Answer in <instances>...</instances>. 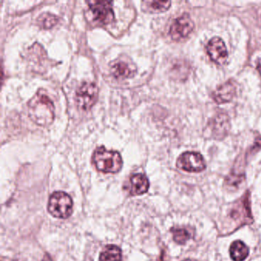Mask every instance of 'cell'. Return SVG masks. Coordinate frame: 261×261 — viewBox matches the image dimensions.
Here are the masks:
<instances>
[{
	"label": "cell",
	"mask_w": 261,
	"mask_h": 261,
	"mask_svg": "<svg viewBox=\"0 0 261 261\" xmlns=\"http://www.w3.org/2000/svg\"><path fill=\"white\" fill-rule=\"evenodd\" d=\"M28 111L31 120L39 126H48L55 119L54 103L42 90L29 101Z\"/></svg>",
	"instance_id": "cell-1"
},
{
	"label": "cell",
	"mask_w": 261,
	"mask_h": 261,
	"mask_svg": "<svg viewBox=\"0 0 261 261\" xmlns=\"http://www.w3.org/2000/svg\"><path fill=\"white\" fill-rule=\"evenodd\" d=\"M93 163L97 170L105 173H117L123 166L121 155L117 151L108 150L103 146L96 149Z\"/></svg>",
	"instance_id": "cell-2"
},
{
	"label": "cell",
	"mask_w": 261,
	"mask_h": 261,
	"mask_svg": "<svg viewBox=\"0 0 261 261\" xmlns=\"http://www.w3.org/2000/svg\"><path fill=\"white\" fill-rule=\"evenodd\" d=\"M48 212L57 218H69L73 212V201L71 196L63 192H56L50 197Z\"/></svg>",
	"instance_id": "cell-3"
},
{
	"label": "cell",
	"mask_w": 261,
	"mask_h": 261,
	"mask_svg": "<svg viewBox=\"0 0 261 261\" xmlns=\"http://www.w3.org/2000/svg\"><path fill=\"white\" fill-rule=\"evenodd\" d=\"M98 99V88L92 82H84L76 91V102L83 111H89Z\"/></svg>",
	"instance_id": "cell-4"
},
{
	"label": "cell",
	"mask_w": 261,
	"mask_h": 261,
	"mask_svg": "<svg viewBox=\"0 0 261 261\" xmlns=\"http://www.w3.org/2000/svg\"><path fill=\"white\" fill-rule=\"evenodd\" d=\"M177 167L189 172H200L206 168L205 162L201 154L196 152H186L177 160Z\"/></svg>",
	"instance_id": "cell-5"
},
{
	"label": "cell",
	"mask_w": 261,
	"mask_h": 261,
	"mask_svg": "<svg viewBox=\"0 0 261 261\" xmlns=\"http://www.w3.org/2000/svg\"><path fill=\"white\" fill-rule=\"evenodd\" d=\"M90 10L92 12L93 17L101 25L111 23L114 20V13L112 3L110 1H94L88 2Z\"/></svg>",
	"instance_id": "cell-6"
},
{
	"label": "cell",
	"mask_w": 261,
	"mask_h": 261,
	"mask_svg": "<svg viewBox=\"0 0 261 261\" xmlns=\"http://www.w3.org/2000/svg\"><path fill=\"white\" fill-rule=\"evenodd\" d=\"M231 218L238 224H250L253 219L250 210V192L247 191L245 195L236 203L231 211Z\"/></svg>",
	"instance_id": "cell-7"
},
{
	"label": "cell",
	"mask_w": 261,
	"mask_h": 261,
	"mask_svg": "<svg viewBox=\"0 0 261 261\" xmlns=\"http://www.w3.org/2000/svg\"><path fill=\"white\" fill-rule=\"evenodd\" d=\"M194 29V22L188 13L177 18L172 24L169 34L174 40H180L187 37Z\"/></svg>",
	"instance_id": "cell-8"
},
{
	"label": "cell",
	"mask_w": 261,
	"mask_h": 261,
	"mask_svg": "<svg viewBox=\"0 0 261 261\" xmlns=\"http://www.w3.org/2000/svg\"><path fill=\"white\" fill-rule=\"evenodd\" d=\"M211 59L218 65H224L228 58L227 47L222 39L215 37L211 39L206 46Z\"/></svg>",
	"instance_id": "cell-9"
},
{
	"label": "cell",
	"mask_w": 261,
	"mask_h": 261,
	"mask_svg": "<svg viewBox=\"0 0 261 261\" xmlns=\"http://www.w3.org/2000/svg\"><path fill=\"white\" fill-rule=\"evenodd\" d=\"M207 129L210 131L211 135L215 139H223L228 134L230 129V120L227 114H217L209 122Z\"/></svg>",
	"instance_id": "cell-10"
},
{
	"label": "cell",
	"mask_w": 261,
	"mask_h": 261,
	"mask_svg": "<svg viewBox=\"0 0 261 261\" xmlns=\"http://www.w3.org/2000/svg\"><path fill=\"white\" fill-rule=\"evenodd\" d=\"M236 83L233 81L230 80L218 87L214 91L212 97L215 102L219 105L227 103V102H230L236 95Z\"/></svg>",
	"instance_id": "cell-11"
},
{
	"label": "cell",
	"mask_w": 261,
	"mask_h": 261,
	"mask_svg": "<svg viewBox=\"0 0 261 261\" xmlns=\"http://www.w3.org/2000/svg\"><path fill=\"white\" fill-rule=\"evenodd\" d=\"M111 73L118 79H126L133 77L136 73V67L125 61H116L111 65Z\"/></svg>",
	"instance_id": "cell-12"
},
{
	"label": "cell",
	"mask_w": 261,
	"mask_h": 261,
	"mask_svg": "<svg viewBox=\"0 0 261 261\" xmlns=\"http://www.w3.org/2000/svg\"><path fill=\"white\" fill-rule=\"evenodd\" d=\"M149 187V181L147 177L143 174L137 173L130 178V194L140 195L146 193Z\"/></svg>",
	"instance_id": "cell-13"
},
{
	"label": "cell",
	"mask_w": 261,
	"mask_h": 261,
	"mask_svg": "<svg viewBox=\"0 0 261 261\" xmlns=\"http://www.w3.org/2000/svg\"><path fill=\"white\" fill-rule=\"evenodd\" d=\"M249 248L244 242L236 241L230 247V255L233 261H244L249 255Z\"/></svg>",
	"instance_id": "cell-14"
},
{
	"label": "cell",
	"mask_w": 261,
	"mask_h": 261,
	"mask_svg": "<svg viewBox=\"0 0 261 261\" xmlns=\"http://www.w3.org/2000/svg\"><path fill=\"white\" fill-rule=\"evenodd\" d=\"M99 261H122L121 250L115 245H108L100 253Z\"/></svg>",
	"instance_id": "cell-15"
},
{
	"label": "cell",
	"mask_w": 261,
	"mask_h": 261,
	"mask_svg": "<svg viewBox=\"0 0 261 261\" xmlns=\"http://www.w3.org/2000/svg\"><path fill=\"white\" fill-rule=\"evenodd\" d=\"M37 21L39 27L48 30V29L53 28L58 23L59 17L49 13H44L39 16Z\"/></svg>",
	"instance_id": "cell-16"
},
{
	"label": "cell",
	"mask_w": 261,
	"mask_h": 261,
	"mask_svg": "<svg viewBox=\"0 0 261 261\" xmlns=\"http://www.w3.org/2000/svg\"><path fill=\"white\" fill-rule=\"evenodd\" d=\"M173 234V240L178 244H184L190 239L191 234L186 229L172 228L171 230Z\"/></svg>",
	"instance_id": "cell-17"
},
{
	"label": "cell",
	"mask_w": 261,
	"mask_h": 261,
	"mask_svg": "<svg viewBox=\"0 0 261 261\" xmlns=\"http://www.w3.org/2000/svg\"><path fill=\"white\" fill-rule=\"evenodd\" d=\"M149 8L155 12H163L170 7V1H147L145 2Z\"/></svg>",
	"instance_id": "cell-18"
},
{
	"label": "cell",
	"mask_w": 261,
	"mask_h": 261,
	"mask_svg": "<svg viewBox=\"0 0 261 261\" xmlns=\"http://www.w3.org/2000/svg\"><path fill=\"white\" fill-rule=\"evenodd\" d=\"M256 68H257L258 71H259V73L261 74V59L260 60H259V62H258L257 66H256Z\"/></svg>",
	"instance_id": "cell-19"
},
{
	"label": "cell",
	"mask_w": 261,
	"mask_h": 261,
	"mask_svg": "<svg viewBox=\"0 0 261 261\" xmlns=\"http://www.w3.org/2000/svg\"><path fill=\"white\" fill-rule=\"evenodd\" d=\"M183 261H196V260H192V259H185V260H183Z\"/></svg>",
	"instance_id": "cell-20"
}]
</instances>
